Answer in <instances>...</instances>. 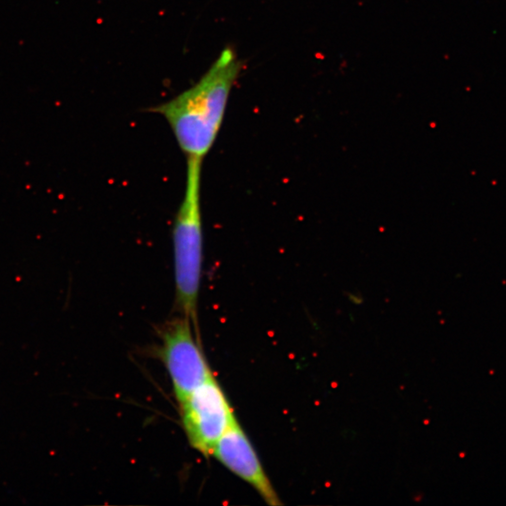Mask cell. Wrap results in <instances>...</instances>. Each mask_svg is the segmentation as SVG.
I'll list each match as a JSON object with an SVG mask.
<instances>
[{"mask_svg":"<svg viewBox=\"0 0 506 506\" xmlns=\"http://www.w3.org/2000/svg\"><path fill=\"white\" fill-rule=\"evenodd\" d=\"M204 159L187 157L186 187L173 226L175 305L197 326L204 261L201 179Z\"/></svg>","mask_w":506,"mask_h":506,"instance_id":"obj_2","label":"cell"},{"mask_svg":"<svg viewBox=\"0 0 506 506\" xmlns=\"http://www.w3.org/2000/svg\"><path fill=\"white\" fill-rule=\"evenodd\" d=\"M211 456L242 480L250 484L267 505H282L252 442L237 420L218 440Z\"/></svg>","mask_w":506,"mask_h":506,"instance_id":"obj_5","label":"cell"},{"mask_svg":"<svg viewBox=\"0 0 506 506\" xmlns=\"http://www.w3.org/2000/svg\"><path fill=\"white\" fill-rule=\"evenodd\" d=\"M193 323L181 315L161 331L160 357L172 381L178 404L212 375L193 334Z\"/></svg>","mask_w":506,"mask_h":506,"instance_id":"obj_4","label":"cell"},{"mask_svg":"<svg viewBox=\"0 0 506 506\" xmlns=\"http://www.w3.org/2000/svg\"><path fill=\"white\" fill-rule=\"evenodd\" d=\"M181 421L191 446L205 457L236 421L229 400L213 374L179 403Z\"/></svg>","mask_w":506,"mask_h":506,"instance_id":"obj_3","label":"cell"},{"mask_svg":"<svg viewBox=\"0 0 506 506\" xmlns=\"http://www.w3.org/2000/svg\"><path fill=\"white\" fill-rule=\"evenodd\" d=\"M242 68L234 49L226 47L197 84L167 102L147 109L164 117L187 157L204 159L211 150Z\"/></svg>","mask_w":506,"mask_h":506,"instance_id":"obj_1","label":"cell"}]
</instances>
